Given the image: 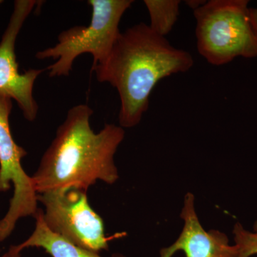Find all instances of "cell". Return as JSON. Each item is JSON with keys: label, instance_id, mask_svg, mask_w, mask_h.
<instances>
[{"label": "cell", "instance_id": "6da1fadb", "mask_svg": "<svg viewBox=\"0 0 257 257\" xmlns=\"http://www.w3.org/2000/svg\"><path fill=\"white\" fill-rule=\"evenodd\" d=\"M193 65L189 52L172 46L141 23L121 32L106 60L91 71L99 82L109 83L117 91L119 126L128 128L140 124L157 83L188 72Z\"/></svg>", "mask_w": 257, "mask_h": 257}, {"label": "cell", "instance_id": "7a4b0ae2", "mask_svg": "<svg viewBox=\"0 0 257 257\" xmlns=\"http://www.w3.org/2000/svg\"><path fill=\"white\" fill-rule=\"evenodd\" d=\"M92 108L72 106L31 176L37 194L65 188L87 191L97 181L113 184L119 179L114 155L124 128L106 124L98 133L90 126Z\"/></svg>", "mask_w": 257, "mask_h": 257}, {"label": "cell", "instance_id": "3957f363", "mask_svg": "<svg viewBox=\"0 0 257 257\" xmlns=\"http://www.w3.org/2000/svg\"><path fill=\"white\" fill-rule=\"evenodd\" d=\"M133 0H89L92 19L87 26H74L61 32L55 46L37 52L38 60H57L45 70L50 77L69 75L76 59L93 57L92 67L106 60L119 36V23Z\"/></svg>", "mask_w": 257, "mask_h": 257}, {"label": "cell", "instance_id": "277c9868", "mask_svg": "<svg viewBox=\"0 0 257 257\" xmlns=\"http://www.w3.org/2000/svg\"><path fill=\"white\" fill-rule=\"evenodd\" d=\"M247 0H210L194 10L199 53L214 66L236 57H257V36L248 16Z\"/></svg>", "mask_w": 257, "mask_h": 257}, {"label": "cell", "instance_id": "5b68a950", "mask_svg": "<svg viewBox=\"0 0 257 257\" xmlns=\"http://www.w3.org/2000/svg\"><path fill=\"white\" fill-rule=\"evenodd\" d=\"M45 207L47 227L64 239L93 252L109 249L104 221L89 204L87 191L57 189L37 195Z\"/></svg>", "mask_w": 257, "mask_h": 257}, {"label": "cell", "instance_id": "8992f818", "mask_svg": "<svg viewBox=\"0 0 257 257\" xmlns=\"http://www.w3.org/2000/svg\"><path fill=\"white\" fill-rule=\"evenodd\" d=\"M12 109L13 99L0 95V192L9 190L12 184L14 187L9 209L0 220V241L12 234L20 219L35 216L39 209L32 177L22 165L28 152L15 143L10 130Z\"/></svg>", "mask_w": 257, "mask_h": 257}, {"label": "cell", "instance_id": "52a82bcc", "mask_svg": "<svg viewBox=\"0 0 257 257\" xmlns=\"http://www.w3.org/2000/svg\"><path fill=\"white\" fill-rule=\"evenodd\" d=\"M40 2L17 0L9 23L0 41V95L14 99L30 121L36 119L39 106L33 96L34 85L43 69H29L20 73L15 45L24 23Z\"/></svg>", "mask_w": 257, "mask_h": 257}, {"label": "cell", "instance_id": "ba28073f", "mask_svg": "<svg viewBox=\"0 0 257 257\" xmlns=\"http://www.w3.org/2000/svg\"><path fill=\"white\" fill-rule=\"evenodd\" d=\"M183 229L175 242L161 249L160 257H172L182 251L186 257H237V248L231 245L228 236L219 230L206 231L195 209V197L187 192L180 214Z\"/></svg>", "mask_w": 257, "mask_h": 257}, {"label": "cell", "instance_id": "9c48e42d", "mask_svg": "<svg viewBox=\"0 0 257 257\" xmlns=\"http://www.w3.org/2000/svg\"><path fill=\"white\" fill-rule=\"evenodd\" d=\"M36 224L31 236L26 241L10 248L8 257H20V253L29 247L42 248L52 257H102L99 253L79 247L69 240L51 231L43 219V211L38 209L35 214ZM111 257H124L113 255Z\"/></svg>", "mask_w": 257, "mask_h": 257}, {"label": "cell", "instance_id": "30bf717a", "mask_svg": "<svg viewBox=\"0 0 257 257\" xmlns=\"http://www.w3.org/2000/svg\"><path fill=\"white\" fill-rule=\"evenodd\" d=\"M149 15V26L155 33L166 37L178 20L179 0H145L144 1Z\"/></svg>", "mask_w": 257, "mask_h": 257}, {"label": "cell", "instance_id": "8fae6325", "mask_svg": "<svg viewBox=\"0 0 257 257\" xmlns=\"http://www.w3.org/2000/svg\"><path fill=\"white\" fill-rule=\"evenodd\" d=\"M234 245L237 248V257H250L257 254V219L253 231L244 229L242 224L236 222L233 228Z\"/></svg>", "mask_w": 257, "mask_h": 257}, {"label": "cell", "instance_id": "7c38bea8", "mask_svg": "<svg viewBox=\"0 0 257 257\" xmlns=\"http://www.w3.org/2000/svg\"><path fill=\"white\" fill-rule=\"evenodd\" d=\"M248 16L251 28L257 36V8H248Z\"/></svg>", "mask_w": 257, "mask_h": 257}, {"label": "cell", "instance_id": "4fadbf2b", "mask_svg": "<svg viewBox=\"0 0 257 257\" xmlns=\"http://www.w3.org/2000/svg\"><path fill=\"white\" fill-rule=\"evenodd\" d=\"M187 6H189L191 9L193 10H197L198 8H201L203 5L205 4L207 1H202V0H189L185 2Z\"/></svg>", "mask_w": 257, "mask_h": 257}, {"label": "cell", "instance_id": "5bb4252c", "mask_svg": "<svg viewBox=\"0 0 257 257\" xmlns=\"http://www.w3.org/2000/svg\"><path fill=\"white\" fill-rule=\"evenodd\" d=\"M1 257H8V253H5V254L3 255V256H2Z\"/></svg>", "mask_w": 257, "mask_h": 257}, {"label": "cell", "instance_id": "9a60e30c", "mask_svg": "<svg viewBox=\"0 0 257 257\" xmlns=\"http://www.w3.org/2000/svg\"><path fill=\"white\" fill-rule=\"evenodd\" d=\"M2 3H3V1H2V0H0V5H1Z\"/></svg>", "mask_w": 257, "mask_h": 257}]
</instances>
